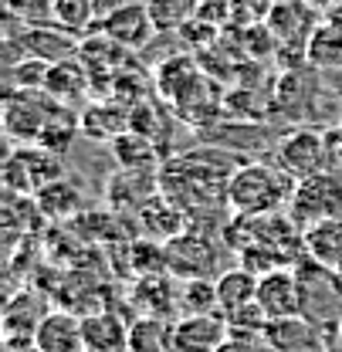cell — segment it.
Segmentation results:
<instances>
[{"instance_id": "ffe728a7", "label": "cell", "mask_w": 342, "mask_h": 352, "mask_svg": "<svg viewBox=\"0 0 342 352\" xmlns=\"http://www.w3.org/2000/svg\"><path fill=\"white\" fill-rule=\"evenodd\" d=\"M109 109H112V105L95 102V105H88L85 112L78 116L82 132H85L88 139H119V135L132 126V116H129V112H122V116H116V119H112V112H109Z\"/></svg>"}, {"instance_id": "cb8c5ba5", "label": "cell", "mask_w": 342, "mask_h": 352, "mask_svg": "<svg viewBox=\"0 0 342 352\" xmlns=\"http://www.w3.org/2000/svg\"><path fill=\"white\" fill-rule=\"evenodd\" d=\"M116 142V160L126 166V170H136V166H146V163H153V149H149V135H142V132H132L126 129L119 139H112Z\"/></svg>"}, {"instance_id": "277c9868", "label": "cell", "mask_w": 342, "mask_h": 352, "mask_svg": "<svg viewBox=\"0 0 342 352\" xmlns=\"http://www.w3.org/2000/svg\"><path fill=\"white\" fill-rule=\"evenodd\" d=\"M58 109H61V102H54L47 91H21L17 88L7 95L3 126L10 132V139H17V142H38Z\"/></svg>"}, {"instance_id": "8992f818", "label": "cell", "mask_w": 342, "mask_h": 352, "mask_svg": "<svg viewBox=\"0 0 342 352\" xmlns=\"http://www.w3.org/2000/svg\"><path fill=\"white\" fill-rule=\"evenodd\" d=\"M257 305L271 318H292L305 311V281L292 267H271L257 278Z\"/></svg>"}, {"instance_id": "d6986e66", "label": "cell", "mask_w": 342, "mask_h": 352, "mask_svg": "<svg viewBox=\"0 0 342 352\" xmlns=\"http://www.w3.org/2000/svg\"><path fill=\"white\" fill-rule=\"evenodd\" d=\"M305 51H308V61L319 68H342V31L325 17V24H319L308 34Z\"/></svg>"}, {"instance_id": "4fadbf2b", "label": "cell", "mask_w": 342, "mask_h": 352, "mask_svg": "<svg viewBox=\"0 0 342 352\" xmlns=\"http://www.w3.org/2000/svg\"><path fill=\"white\" fill-rule=\"evenodd\" d=\"M88 88V68L78 58H65V61H51L47 65V78H44V91L61 102V105H72L85 95Z\"/></svg>"}, {"instance_id": "7c38bea8", "label": "cell", "mask_w": 342, "mask_h": 352, "mask_svg": "<svg viewBox=\"0 0 342 352\" xmlns=\"http://www.w3.org/2000/svg\"><path fill=\"white\" fill-rule=\"evenodd\" d=\"M305 234V254L315 264L336 271L342 264V217H325L312 227L301 230Z\"/></svg>"}, {"instance_id": "603a6c76", "label": "cell", "mask_w": 342, "mask_h": 352, "mask_svg": "<svg viewBox=\"0 0 342 352\" xmlns=\"http://www.w3.org/2000/svg\"><path fill=\"white\" fill-rule=\"evenodd\" d=\"M227 325H231V336H244V339H261L264 332H268V325H271V315L264 311V308L255 302H248V305L234 308V311H227Z\"/></svg>"}, {"instance_id": "ba28073f", "label": "cell", "mask_w": 342, "mask_h": 352, "mask_svg": "<svg viewBox=\"0 0 342 352\" xmlns=\"http://www.w3.org/2000/svg\"><path fill=\"white\" fill-rule=\"evenodd\" d=\"M98 28H102L112 41L122 44L126 51L146 47L149 38L156 34V24H153V14H149L146 0H129L122 7H116L112 14H105V17L98 21Z\"/></svg>"}, {"instance_id": "83f0119b", "label": "cell", "mask_w": 342, "mask_h": 352, "mask_svg": "<svg viewBox=\"0 0 342 352\" xmlns=\"http://www.w3.org/2000/svg\"><path fill=\"white\" fill-rule=\"evenodd\" d=\"M336 325H339V339H342V311H339V322H336Z\"/></svg>"}, {"instance_id": "4316f807", "label": "cell", "mask_w": 342, "mask_h": 352, "mask_svg": "<svg viewBox=\"0 0 342 352\" xmlns=\"http://www.w3.org/2000/svg\"><path fill=\"white\" fill-rule=\"evenodd\" d=\"M305 3H308L315 14H325V17H329L332 10H339L342 7V0H305Z\"/></svg>"}, {"instance_id": "44dd1931", "label": "cell", "mask_w": 342, "mask_h": 352, "mask_svg": "<svg viewBox=\"0 0 342 352\" xmlns=\"http://www.w3.org/2000/svg\"><path fill=\"white\" fill-rule=\"evenodd\" d=\"M207 311H220L217 278H190L180 288V315H207Z\"/></svg>"}, {"instance_id": "8fae6325", "label": "cell", "mask_w": 342, "mask_h": 352, "mask_svg": "<svg viewBox=\"0 0 342 352\" xmlns=\"http://www.w3.org/2000/svg\"><path fill=\"white\" fill-rule=\"evenodd\" d=\"M78 44H82V38L68 34L65 28H58L51 21L47 24H31L21 38V47L31 58H44V61H65V58L78 54Z\"/></svg>"}, {"instance_id": "3957f363", "label": "cell", "mask_w": 342, "mask_h": 352, "mask_svg": "<svg viewBox=\"0 0 342 352\" xmlns=\"http://www.w3.org/2000/svg\"><path fill=\"white\" fill-rule=\"evenodd\" d=\"M288 217L295 220L301 230L325 217H342V176L325 170V173L299 179L292 204H288Z\"/></svg>"}, {"instance_id": "7a4b0ae2", "label": "cell", "mask_w": 342, "mask_h": 352, "mask_svg": "<svg viewBox=\"0 0 342 352\" xmlns=\"http://www.w3.org/2000/svg\"><path fill=\"white\" fill-rule=\"evenodd\" d=\"M65 176L61 166V153L54 149H44V146H21L7 156L3 163V183L10 193H21V197H34L41 186L54 183Z\"/></svg>"}, {"instance_id": "9a60e30c", "label": "cell", "mask_w": 342, "mask_h": 352, "mask_svg": "<svg viewBox=\"0 0 342 352\" xmlns=\"http://www.w3.org/2000/svg\"><path fill=\"white\" fill-rule=\"evenodd\" d=\"M173 339V318L163 315H136L129 322V342L126 352H170Z\"/></svg>"}, {"instance_id": "e0dca14e", "label": "cell", "mask_w": 342, "mask_h": 352, "mask_svg": "<svg viewBox=\"0 0 342 352\" xmlns=\"http://www.w3.org/2000/svg\"><path fill=\"white\" fill-rule=\"evenodd\" d=\"M257 271L251 267H227V271H220L217 274V298H220V311L227 315V311H234V308L248 305V302H255L257 298Z\"/></svg>"}, {"instance_id": "2e32d148", "label": "cell", "mask_w": 342, "mask_h": 352, "mask_svg": "<svg viewBox=\"0 0 342 352\" xmlns=\"http://www.w3.org/2000/svg\"><path fill=\"white\" fill-rule=\"evenodd\" d=\"M271 352H312V342H315V325L301 315H292V318H271L268 332H264Z\"/></svg>"}, {"instance_id": "484cf974", "label": "cell", "mask_w": 342, "mask_h": 352, "mask_svg": "<svg viewBox=\"0 0 342 352\" xmlns=\"http://www.w3.org/2000/svg\"><path fill=\"white\" fill-rule=\"evenodd\" d=\"M217 352H264L257 349V339H244V336H227L224 339V346Z\"/></svg>"}, {"instance_id": "7402d4cb", "label": "cell", "mask_w": 342, "mask_h": 352, "mask_svg": "<svg viewBox=\"0 0 342 352\" xmlns=\"http://www.w3.org/2000/svg\"><path fill=\"white\" fill-rule=\"evenodd\" d=\"M156 31H180L183 24H190L197 17L200 0H146Z\"/></svg>"}, {"instance_id": "5b68a950", "label": "cell", "mask_w": 342, "mask_h": 352, "mask_svg": "<svg viewBox=\"0 0 342 352\" xmlns=\"http://www.w3.org/2000/svg\"><path fill=\"white\" fill-rule=\"evenodd\" d=\"M332 156H336L332 153V142L312 129H295L278 142V163L295 179L325 173V166H329Z\"/></svg>"}, {"instance_id": "5bb4252c", "label": "cell", "mask_w": 342, "mask_h": 352, "mask_svg": "<svg viewBox=\"0 0 342 352\" xmlns=\"http://www.w3.org/2000/svg\"><path fill=\"white\" fill-rule=\"evenodd\" d=\"M34 204L41 210V217H51V220H68V217H82V186L68 176L54 179L41 186L34 193Z\"/></svg>"}, {"instance_id": "9c48e42d", "label": "cell", "mask_w": 342, "mask_h": 352, "mask_svg": "<svg viewBox=\"0 0 342 352\" xmlns=\"http://www.w3.org/2000/svg\"><path fill=\"white\" fill-rule=\"evenodd\" d=\"M34 346L41 352H85L82 318L75 311H65V308L47 311L34 329Z\"/></svg>"}, {"instance_id": "30bf717a", "label": "cell", "mask_w": 342, "mask_h": 352, "mask_svg": "<svg viewBox=\"0 0 342 352\" xmlns=\"http://www.w3.org/2000/svg\"><path fill=\"white\" fill-rule=\"evenodd\" d=\"M82 332H85V352H126L129 322L109 308L82 315Z\"/></svg>"}, {"instance_id": "d4e9b609", "label": "cell", "mask_w": 342, "mask_h": 352, "mask_svg": "<svg viewBox=\"0 0 342 352\" xmlns=\"http://www.w3.org/2000/svg\"><path fill=\"white\" fill-rule=\"evenodd\" d=\"M3 10L10 17H21L24 24L51 21V0H3Z\"/></svg>"}, {"instance_id": "ac0fdd59", "label": "cell", "mask_w": 342, "mask_h": 352, "mask_svg": "<svg viewBox=\"0 0 342 352\" xmlns=\"http://www.w3.org/2000/svg\"><path fill=\"white\" fill-rule=\"evenodd\" d=\"M51 24L65 28L75 38H85L88 31H98L95 0H51Z\"/></svg>"}, {"instance_id": "52a82bcc", "label": "cell", "mask_w": 342, "mask_h": 352, "mask_svg": "<svg viewBox=\"0 0 342 352\" xmlns=\"http://www.w3.org/2000/svg\"><path fill=\"white\" fill-rule=\"evenodd\" d=\"M231 336L227 315L207 311V315H176L173 318L170 352H217Z\"/></svg>"}, {"instance_id": "6da1fadb", "label": "cell", "mask_w": 342, "mask_h": 352, "mask_svg": "<svg viewBox=\"0 0 342 352\" xmlns=\"http://www.w3.org/2000/svg\"><path fill=\"white\" fill-rule=\"evenodd\" d=\"M295 176L281 163H244L227 176L224 200L237 217H264V214H281L292 204L295 193Z\"/></svg>"}]
</instances>
